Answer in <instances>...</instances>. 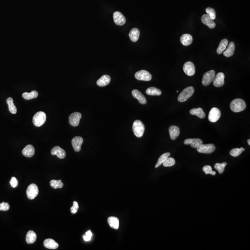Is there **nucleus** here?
Masks as SVG:
<instances>
[{
    "label": "nucleus",
    "instance_id": "obj_32",
    "mask_svg": "<svg viewBox=\"0 0 250 250\" xmlns=\"http://www.w3.org/2000/svg\"><path fill=\"white\" fill-rule=\"evenodd\" d=\"M38 95H39V94L37 91L34 90L30 93L25 92L22 94V97L25 100H28L32 99L37 98L38 96Z\"/></svg>",
    "mask_w": 250,
    "mask_h": 250
},
{
    "label": "nucleus",
    "instance_id": "obj_3",
    "mask_svg": "<svg viewBox=\"0 0 250 250\" xmlns=\"http://www.w3.org/2000/svg\"><path fill=\"white\" fill-rule=\"evenodd\" d=\"M194 92V88L189 86L183 90L178 96V101L179 102H183L186 101L193 95Z\"/></svg>",
    "mask_w": 250,
    "mask_h": 250
},
{
    "label": "nucleus",
    "instance_id": "obj_36",
    "mask_svg": "<svg viewBox=\"0 0 250 250\" xmlns=\"http://www.w3.org/2000/svg\"><path fill=\"white\" fill-rule=\"evenodd\" d=\"M175 161L172 158H168L163 163V166L164 167H171L174 166Z\"/></svg>",
    "mask_w": 250,
    "mask_h": 250
},
{
    "label": "nucleus",
    "instance_id": "obj_16",
    "mask_svg": "<svg viewBox=\"0 0 250 250\" xmlns=\"http://www.w3.org/2000/svg\"><path fill=\"white\" fill-rule=\"evenodd\" d=\"M51 154L52 155H56L59 158L63 159L66 156V152L64 149L59 146H55L51 149Z\"/></svg>",
    "mask_w": 250,
    "mask_h": 250
},
{
    "label": "nucleus",
    "instance_id": "obj_25",
    "mask_svg": "<svg viewBox=\"0 0 250 250\" xmlns=\"http://www.w3.org/2000/svg\"><path fill=\"white\" fill-rule=\"evenodd\" d=\"M235 50V44L233 42L229 43L228 47L226 48L225 51L223 52V54L226 57H230L233 56Z\"/></svg>",
    "mask_w": 250,
    "mask_h": 250
},
{
    "label": "nucleus",
    "instance_id": "obj_21",
    "mask_svg": "<svg viewBox=\"0 0 250 250\" xmlns=\"http://www.w3.org/2000/svg\"><path fill=\"white\" fill-rule=\"evenodd\" d=\"M169 131L170 138L172 140H175L178 137L180 132L179 127L175 126H171L169 127Z\"/></svg>",
    "mask_w": 250,
    "mask_h": 250
},
{
    "label": "nucleus",
    "instance_id": "obj_31",
    "mask_svg": "<svg viewBox=\"0 0 250 250\" xmlns=\"http://www.w3.org/2000/svg\"><path fill=\"white\" fill-rule=\"evenodd\" d=\"M146 93L149 96H160L161 95L162 92L161 90L155 87L148 88L146 90Z\"/></svg>",
    "mask_w": 250,
    "mask_h": 250
},
{
    "label": "nucleus",
    "instance_id": "obj_1",
    "mask_svg": "<svg viewBox=\"0 0 250 250\" xmlns=\"http://www.w3.org/2000/svg\"><path fill=\"white\" fill-rule=\"evenodd\" d=\"M230 108L233 112L235 113L241 112L246 108V104L241 99H235L231 103Z\"/></svg>",
    "mask_w": 250,
    "mask_h": 250
},
{
    "label": "nucleus",
    "instance_id": "obj_22",
    "mask_svg": "<svg viewBox=\"0 0 250 250\" xmlns=\"http://www.w3.org/2000/svg\"><path fill=\"white\" fill-rule=\"evenodd\" d=\"M180 41L182 45L184 46H188L192 43L193 37L189 34H184L181 37Z\"/></svg>",
    "mask_w": 250,
    "mask_h": 250
},
{
    "label": "nucleus",
    "instance_id": "obj_41",
    "mask_svg": "<svg viewBox=\"0 0 250 250\" xmlns=\"http://www.w3.org/2000/svg\"><path fill=\"white\" fill-rule=\"evenodd\" d=\"M10 183L13 188H16L18 185V182L17 179L15 177H12L10 181Z\"/></svg>",
    "mask_w": 250,
    "mask_h": 250
},
{
    "label": "nucleus",
    "instance_id": "obj_29",
    "mask_svg": "<svg viewBox=\"0 0 250 250\" xmlns=\"http://www.w3.org/2000/svg\"><path fill=\"white\" fill-rule=\"evenodd\" d=\"M228 44V40L227 39H223L220 41L218 48L217 49V52L219 54L222 53V52L226 49Z\"/></svg>",
    "mask_w": 250,
    "mask_h": 250
},
{
    "label": "nucleus",
    "instance_id": "obj_14",
    "mask_svg": "<svg viewBox=\"0 0 250 250\" xmlns=\"http://www.w3.org/2000/svg\"><path fill=\"white\" fill-rule=\"evenodd\" d=\"M83 142V139L82 137L79 136H76L72 139L71 143L72 146L75 152H79L81 151V146Z\"/></svg>",
    "mask_w": 250,
    "mask_h": 250
},
{
    "label": "nucleus",
    "instance_id": "obj_38",
    "mask_svg": "<svg viewBox=\"0 0 250 250\" xmlns=\"http://www.w3.org/2000/svg\"><path fill=\"white\" fill-rule=\"evenodd\" d=\"M203 172L205 173V174L206 175L210 174L214 175L216 174V172L215 171H212V168L210 166H204L203 167Z\"/></svg>",
    "mask_w": 250,
    "mask_h": 250
},
{
    "label": "nucleus",
    "instance_id": "obj_43",
    "mask_svg": "<svg viewBox=\"0 0 250 250\" xmlns=\"http://www.w3.org/2000/svg\"><path fill=\"white\" fill-rule=\"evenodd\" d=\"M71 213H72V214H76V213L77 212V210H78V209H77V208H76L75 206H73L71 208Z\"/></svg>",
    "mask_w": 250,
    "mask_h": 250
},
{
    "label": "nucleus",
    "instance_id": "obj_47",
    "mask_svg": "<svg viewBox=\"0 0 250 250\" xmlns=\"http://www.w3.org/2000/svg\"><path fill=\"white\" fill-rule=\"evenodd\" d=\"M248 143V144H249V146H250V139H249L247 141Z\"/></svg>",
    "mask_w": 250,
    "mask_h": 250
},
{
    "label": "nucleus",
    "instance_id": "obj_37",
    "mask_svg": "<svg viewBox=\"0 0 250 250\" xmlns=\"http://www.w3.org/2000/svg\"><path fill=\"white\" fill-rule=\"evenodd\" d=\"M206 15H208L209 17L212 20H214L216 18V13H215V10L211 8H206Z\"/></svg>",
    "mask_w": 250,
    "mask_h": 250
},
{
    "label": "nucleus",
    "instance_id": "obj_40",
    "mask_svg": "<svg viewBox=\"0 0 250 250\" xmlns=\"http://www.w3.org/2000/svg\"><path fill=\"white\" fill-rule=\"evenodd\" d=\"M9 208H10V205L8 203L3 202L0 203V211H6L9 210Z\"/></svg>",
    "mask_w": 250,
    "mask_h": 250
},
{
    "label": "nucleus",
    "instance_id": "obj_33",
    "mask_svg": "<svg viewBox=\"0 0 250 250\" xmlns=\"http://www.w3.org/2000/svg\"><path fill=\"white\" fill-rule=\"evenodd\" d=\"M170 155H171V153L170 152H166V153H164L160 157H159V158H158V162L156 164L155 168H157L160 166L161 164H163L170 157Z\"/></svg>",
    "mask_w": 250,
    "mask_h": 250
},
{
    "label": "nucleus",
    "instance_id": "obj_44",
    "mask_svg": "<svg viewBox=\"0 0 250 250\" xmlns=\"http://www.w3.org/2000/svg\"><path fill=\"white\" fill-rule=\"evenodd\" d=\"M73 206H75L76 208H77V209H78V203H77V202L74 201V202H73Z\"/></svg>",
    "mask_w": 250,
    "mask_h": 250
},
{
    "label": "nucleus",
    "instance_id": "obj_26",
    "mask_svg": "<svg viewBox=\"0 0 250 250\" xmlns=\"http://www.w3.org/2000/svg\"><path fill=\"white\" fill-rule=\"evenodd\" d=\"M190 113L192 115H195L198 116L201 119H203L205 117V113H204L203 108H194L190 110Z\"/></svg>",
    "mask_w": 250,
    "mask_h": 250
},
{
    "label": "nucleus",
    "instance_id": "obj_5",
    "mask_svg": "<svg viewBox=\"0 0 250 250\" xmlns=\"http://www.w3.org/2000/svg\"><path fill=\"white\" fill-rule=\"evenodd\" d=\"M197 151L199 153L210 154L215 151V146L213 144H200L197 147Z\"/></svg>",
    "mask_w": 250,
    "mask_h": 250
},
{
    "label": "nucleus",
    "instance_id": "obj_20",
    "mask_svg": "<svg viewBox=\"0 0 250 250\" xmlns=\"http://www.w3.org/2000/svg\"><path fill=\"white\" fill-rule=\"evenodd\" d=\"M111 81V77L109 76L104 75L102 76L100 78L97 80V85L100 87H104L107 86L110 83Z\"/></svg>",
    "mask_w": 250,
    "mask_h": 250
},
{
    "label": "nucleus",
    "instance_id": "obj_30",
    "mask_svg": "<svg viewBox=\"0 0 250 250\" xmlns=\"http://www.w3.org/2000/svg\"><path fill=\"white\" fill-rule=\"evenodd\" d=\"M7 103L9 106V110L10 113L13 114H15L17 113V108L14 104L13 99L11 97L8 98L7 100Z\"/></svg>",
    "mask_w": 250,
    "mask_h": 250
},
{
    "label": "nucleus",
    "instance_id": "obj_39",
    "mask_svg": "<svg viewBox=\"0 0 250 250\" xmlns=\"http://www.w3.org/2000/svg\"><path fill=\"white\" fill-rule=\"evenodd\" d=\"M242 151L240 148H234L230 152V154L234 157H237L239 156L242 152Z\"/></svg>",
    "mask_w": 250,
    "mask_h": 250
},
{
    "label": "nucleus",
    "instance_id": "obj_23",
    "mask_svg": "<svg viewBox=\"0 0 250 250\" xmlns=\"http://www.w3.org/2000/svg\"><path fill=\"white\" fill-rule=\"evenodd\" d=\"M44 245L46 248L50 249H56L59 247L58 243L51 239H45L44 241Z\"/></svg>",
    "mask_w": 250,
    "mask_h": 250
},
{
    "label": "nucleus",
    "instance_id": "obj_13",
    "mask_svg": "<svg viewBox=\"0 0 250 250\" xmlns=\"http://www.w3.org/2000/svg\"><path fill=\"white\" fill-rule=\"evenodd\" d=\"M113 20L115 23L118 26H122L126 23V18L119 12L116 11L113 14Z\"/></svg>",
    "mask_w": 250,
    "mask_h": 250
},
{
    "label": "nucleus",
    "instance_id": "obj_35",
    "mask_svg": "<svg viewBox=\"0 0 250 250\" xmlns=\"http://www.w3.org/2000/svg\"><path fill=\"white\" fill-rule=\"evenodd\" d=\"M227 165V163L223 162V163H216L214 165V168L218 171L220 174H222L224 172V169L226 166Z\"/></svg>",
    "mask_w": 250,
    "mask_h": 250
},
{
    "label": "nucleus",
    "instance_id": "obj_4",
    "mask_svg": "<svg viewBox=\"0 0 250 250\" xmlns=\"http://www.w3.org/2000/svg\"><path fill=\"white\" fill-rule=\"evenodd\" d=\"M46 116L42 111H40L35 113L32 119V122L36 127H39L42 126L46 122Z\"/></svg>",
    "mask_w": 250,
    "mask_h": 250
},
{
    "label": "nucleus",
    "instance_id": "obj_12",
    "mask_svg": "<svg viewBox=\"0 0 250 250\" xmlns=\"http://www.w3.org/2000/svg\"><path fill=\"white\" fill-rule=\"evenodd\" d=\"M225 75L222 72H219L214 77L213 79V84L216 87H220L223 86L225 82Z\"/></svg>",
    "mask_w": 250,
    "mask_h": 250
},
{
    "label": "nucleus",
    "instance_id": "obj_6",
    "mask_svg": "<svg viewBox=\"0 0 250 250\" xmlns=\"http://www.w3.org/2000/svg\"><path fill=\"white\" fill-rule=\"evenodd\" d=\"M39 189L36 184L32 183L28 187L26 190V195L28 198L33 200L37 196L39 193Z\"/></svg>",
    "mask_w": 250,
    "mask_h": 250
},
{
    "label": "nucleus",
    "instance_id": "obj_48",
    "mask_svg": "<svg viewBox=\"0 0 250 250\" xmlns=\"http://www.w3.org/2000/svg\"><path fill=\"white\" fill-rule=\"evenodd\" d=\"M177 93H178V90H177Z\"/></svg>",
    "mask_w": 250,
    "mask_h": 250
},
{
    "label": "nucleus",
    "instance_id": "obj_24",
    "mask_svg": "<svg viewBox=\"0 0 250 250\" xmlns=\"http://www.w3.org/2000/svg\"><path fill=\"white\" fill-rule=\"evenodd\" d=\"M140 35V31L137 28H133L130 31L129 36L131 39V41L133 42H136L139 39Z\"/></svg>",
    "mask_w": 250,
    "mask_h": 250
},
{
    "label": "nucleus",
    "instance_id": "obj_18",
    "mask_svg": "<svg viewBox=\"0 0 250 250\" xmlns=\"http://www.w3.org/2000/svg\"><path fill=\"white\" fill-rule=\"evenodd\" d=\"M201 20H202V22L207 26L210 28L213 29L215 28L216 24L214 22L213 20H212L208 15L205 14L204 15H203L202 16Z\"/></svg>",
    "mask_w": 250,
    "mask_h": 250
},
{
    "label": "nucleus",
    "instance_id": "obj_28",
    "mask_svg": "<svg viewBox=\"0 0 250 250\" xmlns=\"http://www.w3.org/2000/svg\"><path fill=\"white\" fill-rule=\"evenodd\" d=\"M37 239L36 233L33 231L30 230L26 234V240L27 243L29 244H33L35 242Z\"/></svg>",
    "mask_w": 250,
    "mask_h": 250
},
{
    "label": "nucleus",
    "instance_id": "obj_7",
    "mask_svg": "<svg viewBox=\"0 0 250 250\" xmlns=\"http://www.w3.org/2000/svg\"><path fill=\"white\" fill-rule=\"evenodd\" d=\"M135 77L140 81H150L152 78L151 74L146 70H141L136 73Z\"/></svg>",
    "mask_w": 250,
    "mask_h": 250
},
{
    "label": "nucleus",
    "instance_id": "obj_46",
    "mask_svg": "<svg viewBox=\"0 0 250 250\" xmlns=\"http://www.w3.org/2000/svg\"><path fill=\"white\" fill-rule=\"evenodd\" d=\"M240 148L241 149L242 151V152H244V151H245V149L244 148H242V147H241V148Z\"/></svg>",
    "mask_w": 250,
    "mask_h": 250
},
{
    "label": "nucleus",
    "instance_id": "obj_17",
    "mask_svg": "<svg viewBox=\"0 0 250 250\" xmlns=\"http://www.w3.org/2000/svg\"><path fill=\"white\" fill-rule=\"evenodd\" d=\"M185 144H190L192 147L197 148L198 146L203 144L202 139H188L184 141Z\"/></svg>",
    "mask_w": 250,
    "mask_h": 250
},
{
    "label": "nucleus",
    "instance_id": "obj_11",
    "mask_svg": "<svg viewBox=\"0 0 250 250\" xmlns=\"http://www.w3.org/2000/svg\"><path fill=\"white\" fill-rule=\"evenodd\" d=\"M183 71L184 73L189 76H193L195 72V66L191 62H187L183 65Z\"/></svg>",
    "mask_w": 250,
    "mask_h": 250
},
{
    "label": "nucleus",
    "instance_id": "obj_10",
    "mask_svg": "<svg viewBox=\"0 0 250 250\" xmlns=\"http://www.w3.org/2000/svg\"><path fill=\"white\" fill-rule=\"evenodd\" d=\"M81 117L82 115L79 112H75L71 113L69 118V123L73 127H77L79 124Z\"/></svg>",
    "mask_w": 250,
    "mask_h": 250
},
{
    "label": "nucleus",
    "instance_id": "obj_34",
    "mask_svg": "<svg viewBox=\"0 0 250 250\" xmlns=\"http://www.w3.org/2000/svg\"><path fill=\"white\" fill-rule=\"evenodd\" d=\"M50 186L52 187V188L57 189L58 188H62L64 186V184L62 182L61 180H52L50 182Z\"/></svg>",
    "mask_w": 250,
    "mask_h": 250
},
{
    "label": "nucleus",
    "instance_id": "obj_9",
    "mask_svg": "<svg viewBox=\"0 0 250 250\" xmlns=\"http://www.w3.org/2000/svg\"><path fill=\"white\" fill-rule=\"evenodd\" d=\"M221 116L220 110L217 108H213L210 110L208 115V119L211 122H216Z\"/></svg>",
    "mask_w": 250,
    "mask_h": 250
},
{
    "label": "nucleus",
    "instance_id": "obj_19",
    "mask_svg": "<svg viewBox=\"0 0 250 250\" xmlns=\"http://www.w3.org/2000/svg\"><path fill=\"white\" fill-rule=\"evenodd\" d=\"M22 153L25 157L30 158L32 157L34 154L35 149L32 145L28 144L23 149Z\"/></svg>",
    "mask_w": 250,
    "mask_h": 250
},
{
    "label": "nucleus",
    "instance_id": "obj_45",
    "mask_svg": "<svg viewBox=\"0 0 250 250\" xmlns=\"http://www.w3.org/2000/svg\"><path fill=\"white\" fill-rule=\"evenodd\" d=\"M85 235H87L88 236L90 237H92V233H91V232L90 230L87 232L86 234H85Z\"/></svg>",
    "mask_w": 250,
    "mask_h": 250
},
{
    "label": "nucleus",
    "instance_id": "obj_15",
    "mask_svg": "<svg viewBox=\"0 0 250 250\" xmlns=\"http://www.w3.org/2000/svg\"><path fill=\"white\" fill-rule=\"evenodd\" d=\"M132 95L135 98L138 100L139 102L141 104H146L147 103V100L142 94L141 92L137 90H134L132 91Z\"/></svg>",
    "mask_w": 250,
    "mask_h": 250
},
{
    "label": "nucleus",
    "instance_id": "obj_2",
    "mask_svg": "<svg viewBox=\"0 0 250 250\" xmlns=\"http://www.w3.org/2000/svg\"><path fill=\"white\" fill-rule=\"evenodd\" d=\"M145 127L144 125L141 121L136 120L134 121L133 125V130L134 135L138 137L141 138L144 133Z\"/></svg>",
    "mask_w": 250,
    "mask_h": 250
},
{
    "label": "nucleus",
    "instance_id": "obj_8",
    "mask_svg": "<svg viewBox=\"0 0 250 250\" xmlns=\"http://www.w3.org/2000/svg\"><path fill=\"white\" fill-rule=\"evenodd\" d=\"M215 72L214 70H211L208 72H206L203 76L202 83L204 86L209 85L215 77Z\"/></svg>",
    "mask_w": 250,
    "mask_h": 250
},
{
    "label": "nucleus",
    "instance_id": "obj_42",
    "mask_svg": "<svg viewBox=\"0 0 250 250\" xmlns=\"http://www.w3.org/2000/svg\"><path fill=\"white\" fill-rule=\"evenodd\" d=\"M82 237H83V239H84V240L85 241H90V240H91V237H90L88 236L85 235V234H84V235H83Z\"/></svg>",
    "mask_w": 250,
    "mask_h": 250
},
{
    "label": "nucleus",
    "instance_id": "obj_27",
    "mask_svg": "<svg viewBox=\"0 0 250 250\" xmlns=\"http://www.w3.org/2000/svg\"><path fill=\"white\" fill-rule=\"evenodd\" d=\"M108 224L113 229H118L119 227V220L115 217H109L108 219Z\"/></svg>",
    "mask_w": 250,
    "mask_h": 250
}]
</instances>
